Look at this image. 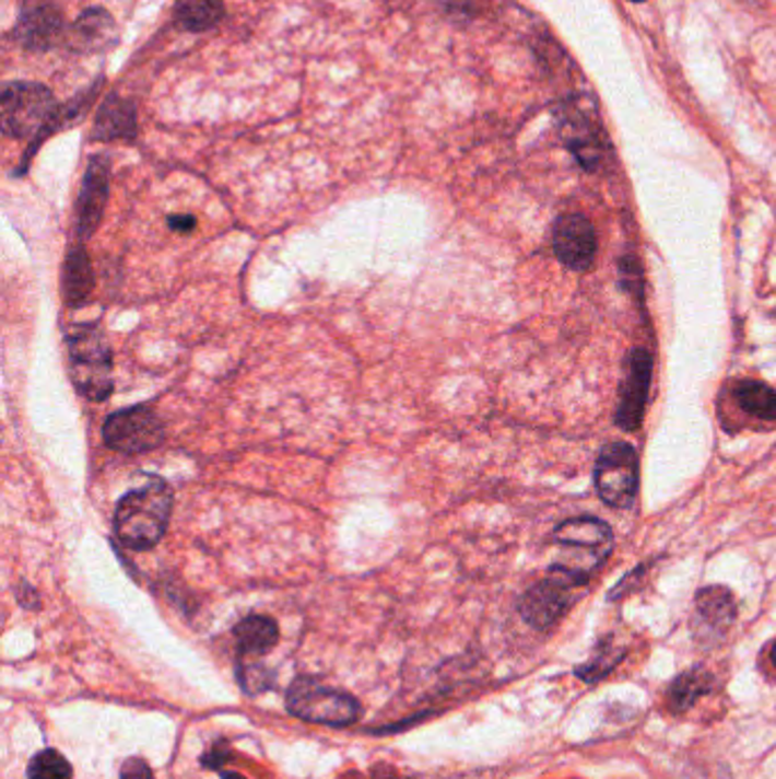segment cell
Segmentation results:
<instances>
[{"mask_svg": "<svg viewBox=\"0 0 776 779\" xmlns=\"http://www.w3.org/2000/svg\"><path fill=\"white\" fill-rule=\"evenodd\" d=\"M736 399L744 412L759 420L776 422V390L761 381H740L736 387Z\"/></svg>", "mask_w": 776, "mask_h": 779, "instance_id": "obj_21", "label": "cell"}, {"mask_svg": "<svg viewBox=\"0 0 776 779\" xmlns=\"http://www.w3.org/2000/svg\"><path fill=\"white\" fill-rule=\"evenodd\" d=\"M101 88H103V78H98V80L94 82V85H90L87 90H82L75 98L67 101L64 105H58V109H55V115L50 117V121H48V124L44 126V130L33 139V147L27 149V153H25V158H23V164H21V174L25 172L27 162H31L33 153L42 147V142H46V139H48L50 135H55V132H60V130L73 126L75 121H80L82 117L87 115V109L92 107V103H94V101L98 98V94H101Z\"/></svg>", "mask_w": 776, "mask_h": 779, "instance_id": "obj_16", "label": "cell"}, {"mask_svg": "<svg viewBox=\"0 0 776 779\" xmlns=\"http://www.w3.org/2000/svg\"><path fill=\"white\" fill-rule=\"evenodd\" d=\"M169 226L176 233H191L193 229H197V219H193L191 214H174V217H169Z\"/></svg>", "mask_w": 776, "mask_h": 779, "instance_id": "obj_29", "label": "cell"}, {"mask_svg": "<svg viewBox=\"0 0 776 779\" xmlns=\"http://www.w3.org/2000/svg\"><path fill=\"white\" fill-rule=\"evenodd\" d=\"M119 779H155V777H153L151 766H149L144 759L132 757V759L124 761Z\"/></svg>", "mask_w": 776, "mask_h": 779, "instance_id": "obj_26", "label": "cell"}, {"mask_svg": "<svg viewBox=\"0 0 776 779\" xmlns=\"http://www.w3.org/2000/svg\"><path fill=\"white\" fill-rule=\"evenodd\" d=\"M553 540L569 549H586L603 561L608 549L613 545L611 526L597 518H572L556 526Z\"/></svg>", "mask_w": 776, "mask_h": 779, "instance_id": "obj_13", "label": "cell"}, {"mask_svg": "<svg viewBox=\"0 0 776 779\" xmlns=\"http://www.w3.org/2000/svg\"><path fill=\"white\" fill-rule=\"evenodd\" d=\"M738 616L733 595L722 586H708L697 593L695 600V636L699 641H717L722 638Z\"/></svg>", "mask_w": 776, "mask_h": 779, "instance_id": "obj_12", "label": "cell"}, {"mask_svg": "<svg viewBox=\"0 0 776 779\" xmlns=\"http://www.w3.org/2000/svg\"><path fill=\"white\" fill-rule=\"evenodd\" d=\"M553 252L574 271L590 269L597 256L595 226L584 214H563L553 226Z\"/></svg>", "mask_w": 776, "mask_h": 779, "instance_id": "obj_10", "label": "cell"}, {"mask_svg": "<svg viewBox=\"0 0 776 779\" xmlns=\"http://www.w3.org/2000/svg\"><path fill=\"white\" fill-rule=\"evenodd\" d=\"M64 14L58 0H23L14 39L27 50H50L62 37Z\"/></svg>", "mask_w": 776, "mask_h": 779, "instance_id": "obj_8", "label": "cell"}, {"mask_svg": "<svg viewBox=\"0 0 776 779\" xmlns=\"http://www.w3.org/2000/svg\"><path fill=\"white\" fill-rule=\"evenodd\" d=\"M174 511V492L162 479L126 492L115 511V534L128 549H153L166 534Z\"/></svg>", "mask_w": 776, "mask_h": 779, "instance_id": "obj_1", "label": "cell"}, {"mask_svg": "<svg viewBox=\"0 0 776 779\" xmlns=\"http://www.w3.org/2000/svg\"><path fill=\"white\" fill-rule=\"evenodd\" d=\"M58 109L52 92L31 80L8 82L0 101V126L14 139L37 137Z\"/></svg>", "mask_w": 776, "mask_h": 779, "instance_id": "obj_4", "label": "cell"}, {"mask_svg": "<svg viewBox=\"0 0 776 779\" xmlns=\"http://www.w3.org/2000/svg\"><path fill=\"white\" fill-rule=\"evenodd\" d=\"M226 759H231V747L226 741H221V743H214L212 749H208V753L201 757V764L205 768H221L226 764Z\"/></svg>", "mask_w": 776, "mask_h": 779, "instance_id": "obj_27", "label": "cell"}, {"mask_svg": "<svg viewBox=\"0 0 776 779\" xmlns=\"http://www.w3.org/2000/svg\"><path fill=\"white\" fill-rule=\"evenodd\" d=\"M221 779H244V777L237 775V772H226V770H224V772H221Z\"/></svg>", "mask_w": 776, "mask_h": 779, "instance_id": "obj_30", "label": "cell"}, {"mask_svg": "<svg viewBox=\"0 0 776 779\" xmlns=\"http://www.w3.org/2000/svg\"><path fill=\"white\" fill-rule=\"evenodd\" d=\"M285 700L292 716L315 725L349 728L360 718V702L351 693L324 686L310 677H298Z\"/></svg>", "mask_w": 776, "mask_h": 779, "instance_id": "obj_3", "label": "cell"}, {"mask_svg": "<svg viewBox=\"0 0 776 779\" xmlns=\"http://www.w3.org/2000/svg\"><path fill=\"white\" fill-rule=\"evenodd\" d=\"M71 35H73L71 46L75 50L82 53L107 50L109 46L117 44V23L107 10L92 8L78 16Z\"/></svg>", "mask_w": 776, "mask_h": 779, "instance_id": "obj_15", "label": "cell"}, {"mask_svg": "<svg viewBox=\"0 0 776 779\" xmlns=\"http://www.w3.org/2000/svg\"><path fill=\"white\" fill-rule=\"evenodd\" d=\"M224 12V0H178L174 21L187 33H205L219 25Z\"/></svg>", "mask_w": 776, "mask_h": 779, "instance_id": "obj_19", "label": "cell"}, {"mask_svg": "<svg viewBox=\"0 0 776 779\" xmlns=\"http://www.w3.org/2000/svg\"><path fill=\"white\" fill-rule=\"evenodd\" d=\"M565 139L569 142V149L578 158V162L586 166V170H597V164L601 160V149L595 139V132L590 130V124L586 119H580L578 115H572V119L565 124Z\"/></svg>", "mask_w": 776, "mask_h": 779, "instance_id": "obj_22", "label": "cell"}, {"mask_svg": "<svg viewBox=\"0 0 776 779\" xmlns=\"http://www.w3.org/2000/svg\"><path fill=\"white\" fill-rule=\"evenodd\" d=\"M94 290V269L85 246L75 244L69 248L62 271V294L67 305L87 303Z\"/></svg>", "mask_w": 776, "mask_h": 779, "instance_id": "obj_17", "label": "cell"}, {"mask_svg": "<svg viewBox=\"0 0 776 779\" xmlns=\"http://www.w3.org/2000/svg\"><path fill=\"white\" fill-rule=\"evenodd\" d=\"M715 686V677L704 671V667H692V671L679 675L668 693V705L672 711H687L702 695L710 693Z\"/></svg>", "mask_w": 776, "mask_h": 779, "instance_id": "obj_20", "label": "cell"}, {"mask_svg": "<svg viewBox=\"0 0 776 779\" xmlns=\"http://www.w3.org/2000/svg\"><path fill=\"white\" fill-rule=\"evenodd\" d=\"M27 779H73V768L58 749H42L27 764Z\"/></svg>", "mask_w": 776, "mask_h": 779, "instance_id": "obj_24", "label": "cell"}, {"mask_svg": "<svg viewBox=\"0 0 776 779\" xmlns=\"http://www.w3.org/2000/svg\"><path fill=\"white\" fill-rule=\"evenodd\" d=\"M595 486L608 507L626 509L637 492V454L626 442H613L595 467Z\"/></svg>", "mask_w": 776, "mask_h": 779, "instance_id": "obj_7", "label": "cell"}, {"mask_svg": "<svg viewBox=\"0 0 776 779\" xmlns=\"http://www.w3.org/2000/svg\"><path fill=\"white\" fill-rule=\"evenodd\" d=\"M109 197V158L98 153L90 160L85 178H82L80 194L75 201V235L80 242L92 237L101 221Z\"/></svg>", "mask_w": 776, "mask_h": 779, "instance_id": "obj_9", "label": "cell"}, {"mask_svg": "<svg viewBox=\"0 0 776 779\" xmlns=\"http://www.w3.org/2000/svg\"><path fill=\"white\" fill-rule=\"evenodd\" d=\"M16 600L21 602V606L25 608H39L42 602H39V595L33 586H27V583H21V586L16 589Z\"/></svg>", "mask_w": 776, "mask_h": 779, "instance_id": "obj_28", "label": "cell"}, {"mask_svg": "<svg viewBox=\"0 0 776 779\" xmlns=\"http://www.w3.org/2000/svg\"><path fill=\"white\" fill-rule=\"evenodd\" d=\"M651 383V356L645 349H635L628 356V374L624 381L620 408L615 415L618 427L626 431H635L643 422L645 404Z\"/></svg>", "mask_w": 776, "mask_h": 779, "instance_id": "obj_11", "label": "cell"}, {"mask_svg": "<svg viewBox=\"0 0 776 779\" xmlns=\"http://www.w3.org/2000/svg\"><path fill=\"white\" fill-rule=\"evenodd\" d=\"M103 440L119 454H146L157 450L164 440V425L149 406H134L113 412L105 420Z\"/></svg>", "mask_w": 776, "mask_h": 779, "instance_id": "obj_6", "label": "cell"}, {"mask_svg": "<svg viewBox=\"0 0 776 779\" xmlns=\"http://www.w3.org/2000/svg\"><path fill=\"white\" fill-rule=\"evenodd\" d=\"M71 379L80 395L103 402L113 393V351L96 326H75L69 336Z\"/></svg>", "mask_w": 776, "mask_h": 779, "instance_id": "obj_2", "label": "cell"}, {"mask_svg": "<svg viewBox=\"0 0 776 779\" xmlns=\"http://www.w3.org/2000/svg\"><path fill=\"white\" fill-rule=\"evenodd\" d=\"M92 137L96 142H117V139L132 142L137 137V109L132 101L109 94L98 107Z\"/></svg>", "mask_w": 776, "mask_h": 779, "instance_id": "obj_14", "label": "cell"}, {"mask_svg": "<svg viewBox=\"0 0 776 779\" xmlns=\"http://www.w3.org/2000/svg\"><path fill=\"white\" fill-rule=\"evenodd\" d=\"M631 3H645V0H631Z\"/></svg>", "mask_w": 776, "mask_h": 779, "instance_id": "obj_32", "label": "cell"}, {"mask_svg": "<svg viewBox=\"0 0 776 779\" xmlns=\"http://www.w3.org/2000/svg\"><path fill=\"white\" fill-rule=\"evenodd\" d=\"M239 656H260L279 643V625L267 616H246L233 629Z\"/></svg>", "mask_w": 776, "mask_h": 779, "instance_id": "obj_18", "label": "cell"}, {"mask_svg": "<svg viewBox=\"0 0 776 779\" xmlns=\"http://www.w3.org/2000/svg\"><path fill=\"white\" fill-rule=\"evenodd\" d=\"M237 679H239V686L248 695L264 693V690H269L273 686V675L267 671L264 665L248 663L244 659L237 663Z\"/></svg>", "mask_w": 776, "mask_h": 779, "instance_id": "obj_25", "label": "cell"}, {"mask_svg": "<svg viewBox=\"0 0 776 779\" xmlns=\"http://www.w3.org/2000/svg\"><path fill=\"white\" fill-rule=\"evenodd\" d=\"M586 581L588 574L584 572L569 568H553L551 577L536 583V586H531L519 600L521 618L536 629L553 627L565 616V611L572 604V589Z\"/></svg>", "mask_w": 776, "mask_h": 779, "instance_id": "obj_5", "label": "cell"}, {"mask_svg": "<svg viewBox=\"0 0 776 779\" xmlns=\"http://www.w3.org/2000/svg\"><path fill=\"white\" fill-rule=\"evenodd\" d=\"M769 659H772V663H774V667H776V643L772 646V654H769Z\"/></svg>", "mask_w": 776, "mask_h": 779, "instance_id": "obj_31", "label": "cell"}, {"mask_svg": "<svg viewBox=\"0 0 776 779\" xmlns=\"http://www.w3.org/2000/svg\"><path fill=\"white\" fill-rule=\"evenodd\" d=\"M622 656H624V652L618 650L613 646V641H603V643L597 646V650H595V654L590 656L588 663L576 667L574 675L578 679H584L586 684H597L605 675H611V671L622 661Z\"/></svg>", "mask_w": 776, "mask_h": 779, "instance_id": "obj_23", "label": "cell"}]
</instances>
